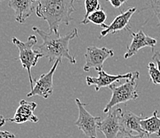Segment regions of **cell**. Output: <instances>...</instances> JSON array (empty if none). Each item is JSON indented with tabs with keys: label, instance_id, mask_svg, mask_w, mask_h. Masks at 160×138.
Here are the masks:
<instances>
[{
	"label": "cell",
	"instance_id": "e0dca14e",
	"mask_svg": "<svg viewBox=\"0 0 160 138\" xmlns=\"http://www.w3.org/2000/svg\"><path fill=\"white\" fill-rule=\"evenodd\" d=\"M85 14L84 16V19L81 22V23L84 24V25H86L88 23V21H87L88 15L100 8L99 0H85Z\"/></svg>",
	"mask_w": 160,
	"mask_h": 138
},
{
	"label": "cell",
	"instance_id": "9c48e42d",
	"mask_svg": "<svg viewBox=\"0 0 160 138\" xmlns=\"http://www.w3.org/2000/svg\"><path fill=\"white\" fill-rule=\"evenodd\" d=\"M131 32L132 40L131 44L128 46V51L124 54V59H128L132 56L136 55L141 49L144 47H150L154 51V48L157 44V40L155 38L147 35L142 30H139L137 33Z\"/></svg>",
	"mask_w": 160,
	"mask_h": 138
},
{
	"label": "cell",
	"instance_id": "6da1fadb",
	"mask_svg": "<svg viewBox=\"0 0 160 138\" xmlns=\"http://www.w3.org/2000/svg\"><path fill=\"white\" fill-rule=\"evenodd\" d=\"M32 30L42 38V43L39 45L38 50L43 57L47 58L49 62L54 63L58 59H66L71 64H76L75 57L69 50V43L74 38L78 37V29L74 28L72 32L64 36L50 31L48 33L37 27H33Z\"/></svg>",
	"mask_w": 160,
	"mask_h": 138
},
{
	"label": "cell",
	"instance_id": "44dd1931",
	"mask_svg": "<svg viewBox=\"0 0 160 138\" xmlns=\"http://www.w3.org/2000/svg\"><path fill=\"white\" fill-rule=\"evenodd\" d=\"M152 59H153V61L155 62V64H156V66L157 68H158V69L160 71V53L158 51L155 52V53L153 54Z\"/></svg>",
	"mask_w": 160,
	"mask_h": 138
},
{
	"label": "cell",
	"instance_id": "4fadbf2b",
	"mask_svg": "<svg viewBox=\"0 0 160 138\" xmlns=\"http://www.w3.org/2000/svg\"><path fill=\"white\" fill-rule=\"evenodd\" d=\"M38 0H10L8 6L14 11L15 20L23 24L36 9Z\"/></svg>",
	"mask_w": 160,
	"mask_h": 138
},
{
	"label": "cell",
	"instance_id": "484cf974",
	"mask_svg": "<svg viewBox=\"0 0 160 138\" xmlns=\"http://www.w3.org/2000/svg\"><path fill=\"white\" fill-rule=\"evenodd\" d=\"M2 1H4V0H0V2H2Z\"/></svg>",
	"mask_w": 160,
	"mask_h": 138
},
{
	"label": "cell",
	"instance_id": "ffe728a7",
	"mask_svg": "<svg viewBox=\"0 0 160 138\" xmlns=\"http://www.w3.org/2000/svg\"><path fill=\"white\" fill-rule=\"evenodd\" d=\"M149 3L154 14L158 18V24L157 27H160V0H149Z\"/></svg>",
	"mask_w": 160,
	"mask_h": 138
},
{
	"label": "cell",
	"instance_id": "7402d4cb",
	"mask_svg": "<svg viewBox=\"0 0 160 138\" xmlns=\"http://www.w3.org/2000/svg\"><path fill=\"white\" fill-rule=\"evenodd\" d=\"M0 138H15V135L9 131H1L0 130Z\"/></svg>",
	"mask_w": 160,
	"mask_h": 138
},
{
	"label": "cell",
	"instance_id": "ac0fdd59",
	"mask_svg": "<svg viewBox=\"0 0 160 138\" xmlns=\"http://www.w3.org/2000/svg\"><path fill=\"white\" fill-rule=\"evenodd\" d=\"M148 68L151 82L155 85H160V71L158 69L155 62H149Z\"/></svg>",
	"mask_w": 160,
	"mask_h": 138
},
{
	"label": "cell",
	"instance_id": "d4e9b609",
	"mask_svg": "<svg viewBox=\"0 0 160 138\" xmlns=\"http://www.w3.org/2000/svg\"><path fill=\"white\" fill-rule=\"evenodd\" d=\"M120 2H121L122 4H123V3H125L127 2L128 0H120Z\"/></svg>",
	"mask_w": 160,
	"mask_h": 138
},
{
	"label": "cell",
	"instance_id": "5bb4252c",
	"mask_svg": "<svg viewBox=\"0 0 160 138\" xmlns=\"http://www.w3.org/2000/svg\"><path fill=\"white\" fill-rule=\"evenodd\" d=\"M144 118L145 117L142 114L136 115L130 110H123L121 119H120L121 130L129 132V133L136 132L139 134L147 133L141 127V120Z\"/></svg>",
	"mask_w": 160,
	"mask_h": 138
},
{
	"label": "cell",
	"instance_id": "8fae6325",
	"mask_svg": "<svg viewBox=\"0 0 160 138\" xmlns=\"http://www.w3.org/2000/svg\"><path fill=\"white\" fill-rule=\"evenodd\" d=\"M98 77H86V83L88 86L94 85L95 90L99 91L103 87L110 86L116 82H120L121 79H129L132 77L133 73H127L125 74H108L104 70L98 72Z\"/></svg>",
	"mask_w": 160,
	"mask_h": 138
},
{
	"label": "cell",
	"instance_id": "30bf717a",
	"mask_svg": "<svg viewBox=\"0 0 160 138\" xmlns=\"http://www.w3.org/2000/svg\"><path fill=\"white\" fill-rule=\"evenodd\" d=\"M37 106V103L34 101H27V100L22 99L14 117L8 120L16 124H23L27 121L33 123L38 122L39 118L33 113Z\"/></svg>",
	"mask_w": 160,
	"mask_h": 138
},
{
	"label": "cell",
	"instance_id": "ba28073f",
	"mask_svg": "<svg viewBox=\"0 0 160 138\" xmlns=\"http://www.w3.org/2000/svg\"><path fill=\"white\" fill-rule=\"evenodd\" d=\"M123 110L121 108L112 109L105 118L98 123V129L106 138H115L121 130L120 119Z\"/></svg>",
	"mask_w": 160,
	"mask_h": 138
},
{
	"label": "cell",
	"instance_id": "cb8c5ba5",
	"mask_svg": "<svg viewBox=\"0 0 160 138\" xmlns=\"http://www.w3.org/2000/svg\"><path fill=\"white\" fill-rule=\"evenodd\" d=\"M6 121H7V119H6L3 116L0 114V127L3 126L4 125H5Z\"/></svg>",
	"mask_w": 160,
	"mask_h": 138
},
{
	"label": "cell",
	"instance_id": "2e32d148",
	"mask_svg": "<svg viewBox=\"0 0 160 138\" xmlns=\"http://www.w3.org/2000/svg\"><path fill=\"white\" fill-rule=\"evenodd\" d=\"M107 19V14L103 9L100 8L97 11H94L88 15L87 21L88 23L91 22L95 25H99L103 29H106L108 27L107 24H105V21Z\"/></svg>",
	"mask_w": 160,
	"mask_h": 138
},
{
	"label": "cell",
	"instance_id": "9a60e30c",
	"mask_svg": "<svg viewBox=\"0 0 160 138\" xmlns=\"http://www.w3.org/2000/svg\"><path fill=\"white\" fill-rule=\"evenodd\" d=\"M141 127L148 134H155L160 136V117H158V111L155 110L152 116L145 117L141 120Z\"/></svg>",
	"mask_w": 160,
	"mask_h": 138
},
{
	"label": "cell",
	"instance_id": "3957f363",
	"mask_svg": "<svg viewBox=\"0 0 160 138\" xmlns=\"http://www.w3.org/2000/svg\"><path fill=\"white\" fill-rule=\"evenodd\" d=\"M139 79V73L138 71L133 72V75L129 79H126V82L120 85L114 84L108 86L112 90L111 99L104 109V113H108L112 109L117 105L126 103L132 100H136L139 97L137 91L138 81Z\"/></svg>",
	"mask_w": 160,
	"mask_h": 138
},
{
	"label": "cell",
	"instance_id": "52a82bcc",
	"mask_svg": "<svg viewBox=\"0 0 160 138\" xmlns=\"http://www.w3.org/2000/svg\"><path fill=\"white\" fill-rule=\"evenodd\" d=\"M62 59H58L53 64L51 69L46 74H42L39 77L38 79L36 80L33 88L27 94V97H33V96H40L45 99L49 98L53 92V78L54 73L59 64L62 62Z\"/></svg>",
	"mask_w": 160,
	"mask_h": 138
},
{
	"label": "cell",
	"instance_id": "8992f818",
	"mask_svg": "<svg viewBox=\"0 0 160 138\" xmlns=\"http://www.w3.org/2000/svg\"><path fill=\"white\" fill-rule=\"evenodd\" d=\"M114 56V51L107 47H97V46H88L85 54V64L83 69L88 72L94 68L96 71L100 72L103 70L104 62L109 58Z\"/></svg>",
	"mask_w": 160,
	"mask_h": 138
},
{
	"label": "cell",
	"instance_id": "d6986e66",
	"mask_svg": "<svg viewBox=\"0 0 160 138\" xmlns=\"http://www.w3.org/2000/svg\"><path fill=\"white\" fill-rule=\"evenodd\" d=\"M115 138H151V137H150V135L148 134V133L134 135L132 134V133H129V132L120 130Z\"/></svg>",
	"mask_w": 160,
	"mask_h": 138
},
{
	"label": "cell",
	"instance_id": "7a4b0ae2",
	"mask_svg": "<svg viewBox=\"0 0 160 138\" xmlns=\"http://www.w3.org/2000/svg\"><path fill=\"white\" fill-rule=\"evenodd\" d=\"M78 0H38L36 14L38 18L47 22L50 32L58 34L61 24L69 26L75 11L74 3Z\"/></svg>",
	"mask_w": 160,
	"mask_h": 138
},
{
	"label": "cell",
	"instance_id": "7c38bea8",
	"mask_svg": "<svg viewBox=\"0 0 160 138\" xmlns=\"http://www.w3.org/2000/svg\"><path fill=\"white\" fill-rule=\"evenodd\" d=\"M136 11V7H130L124 12L121 13L120 14L117 15L114 18L110 25H108L106 29H103L100 32L99 38H102L105 37L108 34H115L118 31H120L122 30H131L128 27L129 22H130L131 18L132 17Z\"/></svg>",
	"mask_w": 160,
	"mask_h": 138
},
{
	"label": "cell",
	"instance_id": "5b68a950",
	"mask_svg": "<svg viewBox=\"0 0 160 138\" xmlns=\"http://www.w3.org/2000/svg\"><path fill=\"white\" fill-rule=\"evenodd\" d=\"M75 101L79 112V116L75 122V125L88 138H97V129H98L99 121L101 120L100 117H94L90 114L85 109L86 104L81 102L80 99L76 98Z\"/></svg>",
	"mask_w": 160,
	"mask_h": 138
},
{
	"label": "cell",
	"instance_id": "277c9868",
	"mask_svg": "<svg viewBox=\"0 0 160 138\" xmlns=\"http://www.w3.org/2000/svg\"><path fill=\"white\" fill-rule=\"evenodd\" d=\"M13 44L15 45L19 51V60L22 63V68L27 69L30 80V88H33V80L32 78L31 69L37 65L38 62L43 55L39 50H33V46L38 43L37 37L35 35L29 36L26 42L20 41L19 39L14 37L12 38Z\"/></svg>",
	"mask_w": 160,
	"mask_h": 138
},
{
	"label": "cell",
	"instance_id": "603a6c76",
	"mask_svg": "<svg viewBox=\"0 0 160 138\" xmlns=\"http://www.w3.org/2000/svg\"><path fill=\"white\" fill-rule=\"evenodd\" d=\"M107 2H109L115 8H120L123 4L121 3L120 0H106Z\"/></svg>",
	"mask_w": 160,
	"mask_h": 138
}]
</instances>
